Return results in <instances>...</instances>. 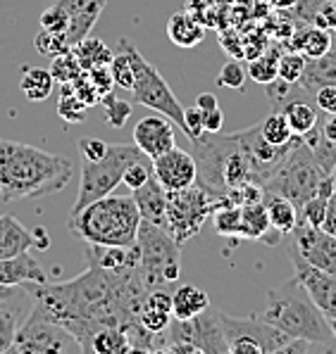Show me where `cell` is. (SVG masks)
<instances>
[{
    "label": "cell",
    "mask_w": 336,
    "mask_h": 354,
    "mask_svg": "<svg viewBox=\"0 0 336 354\" xmlns=\"http://www.w3.org/2000/svg\"><path fill=\"white\" fill-rule=\"evenodd\" d=\"M34 248V231H29L19 219L10 214L0 216V259L15 257Z\"/></svg>",
    "instance_id": "obj_23"
},
{
    "label": "cell",
    "mask_w": 336,
    "mask_h": 354,
    "mask_svg": "<svg viewBox=\"0 0 336 354\" xmlns=\"http://www.w3.org/2000/svg\"><path fill=\"white\" fill-rule=\"evenodd\" d=\"M110 72L112 79H115V86L124 91H132L134 88V67H132V57H129L127 50L117 48L115 57L110 62Z\"/></svg>",
    "instance_id": "obj_40"
},
{
    "label": "cell",
    "mask_w": 336,
    "mask_h": 354,
    "mask_svg": "<svg viewBox=\"0 0 336 354\" xmlns=\"http://www.w3.org/2000/svg\"><path fill=\"white\" fill-rule=\"evenodd\" d=\"M291 50L301 53L308 59L312 57H322L332 50V34L327 29H319L317 24L303 26L301 31H296L291 36Z\"/></svg>",
    "instance_id": "obj_27"
},
{
    "label": "cell",
    "mask_w": 336,
    "mask_h": 354,
    "mask_svg": "<svg viewBox=\"0 0 336 354\" xmlns=\"http://www.w3.org/2000/svg\"><path fill=\"white\" fill-rule=\"evenodd\" d=\"M263 203L269 216V226L277 228L281 236H289L298 224V207L291 200L281 198L277 193H267V190L263 195Z\"/></svg>",
    "instance_id": "obj_28"
},
{
    "label": "cell",
    "mask_w": 336,
    "mask_h": 354,
    "mask_svg": "<svg viewBox=\"0 0 336 354\" xmlns=\"http://www.w3.org/2000/svg\"><path fill=\"white\" fill-rule=\"evenodd\" d=\"M191 155L198 169L196 183L208 190L213 198L227 200V195L234 188L243 186V183H256L251 165H248L234 133L220 136L205 131L200 138L191 140Z\"/></svg>",
    "instance_id": "obj_3"
},
{
    "label": "cell",
    "mask_w": 336,
    "mask_h": 354,
    "mask_svg": "<svg viewBox=\"0 0 336 354\" xmlns=\"http://www.w3.org/2000/svg\"><path fill=\"white\" fill-rule=\"evenodd\" d=\"M19 88L26 95V100L31 102H43L48 100L55 88V79H53L51 69L43 67H24L21 69Z\"/></svg>",
    "instance_id": "obj_29"
},
{
    "label": "cell",
    "mask_w": 336,
    "mask_h": 354,
    "mask_svg": "<svg viewBox=\"0 0 336 354\" xmlns=\"http://www.w3.org/2000/svg\"><path fill=\"white\" fill-rule=\"evenodd\" d=\"M332 50L336 53V34H332Z\"/></svg>",
    "instance_id": "obj_59"
},
{
    "label": "cell",
    "mask_w": 336,
    "mask_h": 354,
    "mask_svg": "<svg viewBox=\"0 0 336 354\" xmlns=\"http://www.w3.org/2000/svg\"><path fill=\"white\" fill-rule=\"evenodd\" d=\"M220 200L213 198L198 183L182 190H167V221L165 228L172 238L184 245L203 228L205 221L218 209Z\"/></svg>",
    "instance_id": "obj_9"
},
{
    "label": "cell",
    "mask_w": 336,
    "mask_h": 354,
    "mask_svg": "<svg viewBox=\"0 0 336 354\" xmlns=\"http://www.w3.org/2000/svg\"><path fill=\"white\" fill-rule=\"evenodd\" d=\"M89 76H91V81H94L96 88H98L100 97L112 93V88H115V79H112L110 64H100V67L89 69Z\"/></svg>",
    "instance_id": "obj_49"
},
{
    "label": "cell",
    "mask_w": 336,
    "mask_h": 354,
    "mask_svg": "<svg viewBox=\"0 0 336 354\" xmlns=\"http://www.w3.org/2000/svg\"><path fill=\"white\" fill-rule=\"evenodd\" d=\"M19 292H24V290H19V286H0V304L10 302V299L17 297Z\"/></svg>",
    "instance_id": "obj_55"
},
{
    "label": "cell",
    "mask_w": 336,
    "mask_h": 354,
    "mask_svg": "<svg viewBox=\"0 0 336 354\" xmlns=\"http://www.w3.org/2000/svg\"><path fill=\"white\" fill-rule=\"evenodd\" d=\"M246 67H243L238 59H229L224 67L220 69V76H218V86L222 88H231V91H238L241 93L243 86H246Z\"/></svg>",
    "instance_id": "obj_44"
},
{
    "label": "cell",
    "mask_w": 336,
    "mask_h": 354,
    "mask_svg": "<svg viewBox=\"0 0 336 354\" xmlns=\"http://www.w3.org/2000/svg\"><path fill=\"white\" fill-rule=\"evenodd\" d=\"M34 46H36V50H39L41 55H46V57H55V55H60V53L72 50V48H69V43H67V36H64V34H53V31H46V29H41L39 34H36Z\"/></svg>",
    "instance_id": "obj_41"
},
{
    "label": "cell",
    "mask_w": 336,
    "mask_h": 354,
    "mask_svg": "<svg viewBox=\"0 0 336 354\" xmlns=\"http://www.w3.org/2000/svg\"><path fill=\"white\" fill-rule=\"evenodd\" d=\"M167 36L175 46L191 50L203 43L205 38V26L193 17L191 12H175L167 21Z\"/></svg>",
    "instance_id": "obj_24"
},
{
    "label": "cell",
    "mask_w": 336,
    "mask_h": 354,
    "mask_svg": "<svg viewBox=\"0 0 336 354\" xmlns=\"http://www.w3.org/2000/svg\"><path fill=\"white\" fill-rule=\"evenodd\" d=\"M53 5L64 10L67 15V43L69 48H74L79 41H84L86 36H91V29L98 21L103 8L107 5V0H53Z\"/></svg>",
    "instance_id": "obj_18"
},
{
    "label": "cell",
    "mask_w": 336,
    "mask_h": 354,
    "mask_svg": "<svg viewBox=\"0 0 336 354\" xmlns=\"http://www.w3.org/2000/svg\"><path fill=\"white\" fill-rule=\"evenodd\" d=\"M196 105L200 107V110H213V107H218L220 102H218V95L215 93H200L196 97Z\"/></svg>",
    "instance_id": "obj_54"
},
{
    "label": "cell",
    "mask_w": 336,
    "mask_h": 354,
    "mask_svg": "<svg viewBox=\"0 0 336 354\" xmlns=\"http://www.w3.org/2000/svg\"><path fill=\"white\" fill-rule=\"evenodd\" d=\"M286 122H289L291 131H294V136H306L310 133L312 129H315L317 124V117H319V110L315 105V100H298V102H291V105H286L284 110Z\"/></svg>",
    "instance_id": "obj_31"
},
{
    "label": "cell",
    "mask_w": 336,
    "mask_h": 354,
    "mask_svg": "<svg viewBox=\"0 0 336 354\" xmlns=\"http://www.w3.org/2000/svg\"><path fill=\"white\" fill-rule=\"evenodd\" d=\"M26 283H48V274L39 259L31 257L29 250L0 259V286H26Z\"/></svg>",
    "instance_id": "obj_21"
},
{
    "label": "cell",
    "mask_w": 336,
    "mask_h": 354,
    "mask_svg": "<svg viewBox=\"0 0 336 354\" xmlns=\"http://www.w3.org/2000/svg\"><path fill=\"white\" fill-rule=\"evenodd\" d=\"M26 297V288L24 292H19L17 297H12L10 302L0 304V354L10 352L15 345V335L19 330V317H21V304Z\"/></svg>",
    "instance_id": "obj_30"
},
{
    "label": "cell",
    "mask_w": 336,
    "mask_h": 354,
    "mask_svg": "<svg viewBox=\"0 0 336 354\" xmlns=\"http://www.w3.org/2000/svg\"><path fill=\"white\" fill-rule=\"evenodd\" d=\"M89 259L94 266L107 271L136 269L141 252L139 245H89Z\"/></svg>",
    "instance_id": "obj_22"
},
{
    "label": "cell",
    "mask_w": 336,
    "mask_h": 354,
    "mask_svg": "<svg viewBox=\"0 0 336 354\" xmlns=\"http://www.w3.org/2000/svg\"><path fill=\"white\" fill-rule=\"evenodd\" d=\"M329 174L317 165L312 150L308 148V143L303 140V136H294L291 138V150L284 157L281 167L269 176V181L265 183L267 193H277L281 198L291 200L298 209L308 203L310 198H315L322 188V181Z\"/></svg>",
    "instance_id": "obj_5"
},
{
    "label": "cell",
    "mask_w": 336,
    "mask_h": 354,
    "mask_svg": "<svg viewBox=\"0 0 336 354\" xmlns=\"http://www.w3.org/2000/svg\"><path fill=\"white\" fill-rule=\"evenodd\" d=\"M277 64H279L277 53H260L258 57H253L251 62H248V76H251L256 84L267 86L279 76Z\"/></svg>",
    "instance_id": "obj_36"
},
{
    "label": "cell",
    "mask_w": 336,
    "mask_h": 354,
    "mask_svg": "<svg viewBox=\"0 0 336 354\" xmlns=\"http://www.w3.org/2000/svg\"><path fill=\"white\" fill-rule=\"evenodd\" d=\"M48 245H51V241H48V233L43 231V228H39V231H34V248L48 250Z\"/></svg>",
    "instance_id": "obj_56"
},
{
    "label": "cell",
    "mask_w": 336,
    "mask_h": 354,
    "mask_svg": "<svg viewBox=\"0 0 336 354\" xmlns=\"http://www.w3.org/2000/svg\"><path fill=\"white\" fill-rule=\"evenodd\" d=\"M122 50L129 53L134 67V105H143L150 110L165 114L175 127L184 131V105L177 100V95L172 93V88L167 86V81L162 79V74L155 69V64H150L148 59L139 53V48L134 43H129L127 38L119 41Z\"/></svg>",
    "instance_id": "obj_8"
},
{
    "label": "cell",
    "mask_w": 336,
    "mask_h": 354,
    "mask_svg": "<svg viewBox=\"0 0 336 354\" xmlns=\"http://www.w3.org/2000/svg\"><path fill=\"white\" fill-rule=\"evenodd\" d=\"M298 81H301L303 88L312 95H315V91L322 88V86H329V84L336 86V53L329 50L327 55H322V57L308 59L306 69H303V76Z\"/></svg>",
    "instance_id": "obj_26"
},
{
    "label": "cell",
    "mask_w": 336,
    "mask_h": 354,
    "mask_svg": "<svg viewBox=\"0 0 336 354\" xmlns=\"http://www.w3.org/2000/svg\"><path fill=\"white\" fill-rule=\"evenodd\" d=\"M289 236V243L308 264L336 276V236L308 224H296Z\"/></svg>",
    "instance_id": "obj_14"
},
{
    "label": "cell",
    "mask_w": 336,
    "mask_h": 354,
    "mask_svg": "<svg viewBox=\"0 0 336 354\" xmlns=\"http://www.w3.org/2000/svg\"><path fill=\"white\" fill-rule=\"evenodd\" d=\"M100 105H103V112H105L107 124H110L112 129H122L134 112V102L119 100V97H115V93H107L100 100Z\"/></svg>",
    "instance_id": "obj_38"
},
{
    "label": "cell",
    "mask_w": 336,
    "mask_h": 354,
    "mask_svg": "<svg viewBox=\"0 0 336 354\" xmlns=\"http://www.w3.org/2000/svg\"><path fill=\"white\" fill-rule=\"evenodd\" d=\"M89 352H98V354H124L132 352L129 345V337L124 333L122 326H105L98 333L91 337Z\"/></svg>",
    "instance_id": "obj_33"
},
{
    "label": "cell",
    "mask_w": 336,
    "mask_h": 354,
    "mask_svg": "<svg viewBox=\"0 0 336 354\" xmlns=\"http://www.w3.org/2000/svg\"><path fill=\"white\" fill-rule=\"evenodd\" d=\"M72 86H74V93H77L89 107L100 105L103 97H100V93H98V88L94 86V81H91L89 72H81V74L77 76V79L72 81Z\"/></svg>",
    "instance_id": "obj_46"
},
{
    "label": "cell",
    "mask_w": 336,
    "mask_h": 354,
    "mask_svg": "<svg viewBox=\"0 0 336 354\" xmlns=\"http://www.w3.org/2000/svg\"><path fill=\"white\" fill-rule=\"evenodd\" d=\"M327 321H329V326H332V333H334V337H336V314H334V317H329Z\"/></svg>",
    "instance_id": "obj_57"
},
{
    "label": "cell",
    "mask_w": 336,
    "mask_h": 354,
    "mask_svg": "<svg viewBox=\"0 0 336 354\" xmlns=\"http://www.w3.org/2000/svg\"><path fill=\"white\" fill-rule=\"evenodd\" d=\"M132 198L139 207V214L143 221L165 228L167 221V190L155 178V174L141 188L132 190Z\"/></svg>",
    "instance_id": "obj_20"
},
{
    "label": "cell",
    "mask_w": 336,
    "mask_h": 354,
    "mask_svg": "<svg viewBox=\"0 0 336 354\" xmlns=\"http://www.w3.org/2000/svg\"><path fill=\"white\" fill-rule=\"evenodd\" d=\"M67 15H64L62 8H58V5H51V8H46L41 12L39 17V26L46 31H53V34H67Z\"/></svg>",
    "instance_id": "obj_45"
},
{
    "label": "cell",
    "mask_w": 336,
    "mask_h": 354,
    "mask_svg": "<svg viewBox=\"0 0 336 354\" xmlns=\"http://www.w3.org/2000/svg\"><path fill=\"white\" fill-rule=\"evenodd\" d=\"M153 174L165 190H182L196 183L198 169L191 152L182 148H172L153 160Z\"/></svg>",
    "instance_id": "obj_16"
},
{
    "label": "cell",
    "mask_w": 336,
    "mask_h": 354,
    "mask_svg": "<svg viewBox=\"0 0 336 354\" xmlns=\"http://www.w3.org/2000/svg\"><path fill=\"white\" fill-rule=\"evenodd\" d=\"M306 62H308V57L306 55H301V53H296V50H289V53H281L279 55V64H277V69H279V76L277 79L281 81H298L303 76V69H306Z\"/></svg>",
    "instance_id": "obj_42"
},
{
    "label": "cell",
    "mask_w": 336,
    "mask_h": 354,
    "mask_svg": "<svg viewBox=\"0 0 336 354\" xmlns=\"http://www.w3.org/2000/svg\"><path fill=\"white\" fill-rule=\"evenodd\" d=\"M222 127H224V114H222L220 105L213 110H203V129L208 133H220Z\"/></svg>",
    "instance_id": "obj_52"
},
{
    "label": "cell",
    "mask_w": 336,
    "mask_h": 354,
    "mask_svg": "<svg viewBox=\"0 0 336 354\" xmlns=\"http://www.w3.org/2000/svg\"><path fill=\"white\" fill-rule=\"evenodd\" d=\"M141 155H143V152L139 150L136 143L134 145L115 143V145H107L105 155L98 157V160H84V165H81L77 203H74L69 214H77L86 205L115 193V188L122 183L127 165Z\"/></svg>",
    "instance_id": "obj_6"
},
{
    "label": "cell",
    "mask_w": 336,
    "mask_h": 354,
    "mask_svg": "<svg viewBox=\"0 0 336 354\" xmlns=\"http://www.w3.org/2000/svg\"><path fill=\"white\" fill-rule=\"evenodd\" d=\"M139 324L143 326L148 333H165L172 324V312H165V309H153V307H141L139 312Z\"/></svg>",
    "instance_id": "obj_43"
},
{
    "label": "cell",
    "mask_w": 336,
    "mask_h": 354,
    "mask_svg": "<svg viewBox=\"0 0 336 354\" xmlns=\"http://www.w3.org/2000/svg\"><path fill=\"white\" fill-rule=\"evenodd\" d=\"M77 145L84 160H98V157L105 155L110 143H105V140H100V138H94V136H84V138H79Z\"/></svg>",
    "instance_id": "obj_50"
},
{
    "label": "cell",
    "mask_w": 336,
    "mask_h": 354,
    "mask_svg": "<svg viewBox=\"0 0 336 354\" xmlns=\"http://www.w3.org/2000/svg\"><path fill=\"white\" fill-rule=\"evenodd\" d=\"M210 307V297L196 286H179L172 292V319L188 321Z\"/></svg>",
    "instance_id": "obj_25"
},
{
    "label": "cell",
    "mask_w": 336,
    "mask_h": 354,
    "mask_svg": "<svg viewBox=\"0 0 336 354\" xmlns=\"http://www.w3.org/2000/svg\"><path fill=\"white\" fill-rule=\"evenodd\" d=\"M303 140L312 150L317 165L327 174H332V169L336 165V114L319 112L315 129L303 136Z\"/></svg>",
    "instance_id": "obj_19"
},
{
    "label": "cell",
    "mask_w": 336,
    "mask_h": 354,
    "mask_svg": "<svg viewBox=\"0 0 336 354\" xmlns=\"http://www.w3.org/2000/svg\"><path fill=\"white\" fill-rule=\"evenodd\" d=\"M260 319L272 324L289 337H306L319 345H329L336 352L332 326L296 276L267 292V304Z\"/></svg>",
    "instance_id": "obj_2"
},
{
    "label": "cell",
    "mask_w": 336,
    "mask_h": 354,
    "mask_svg": "<svg viewBox=\"0 0 336 354\" xmlns=\"http://www.w3.org/2000/svg\"><path fill=\"white\" fill-rule=\"evenodd\" d=\"M150 176H153V160H150L148 155H141L134 162H129L127 169H124L122 183L129 190H136V188L143 186Z\"/></svg>",
    "instance_id": "obj_39"
},
{
    "label": "cell",
    "mask_w": 336,
    "mask_h": 354,
    "mask_svg": "<svg viewBox=\"0 0 336 354\" xmlns=\"http://www.w3.org/2000/svg\"><path fill=\"white\" fill-rule=\"evenodd\" d=\"M322 231L336 236V195H332L327 203V214H324V221H322Z\"/></svg>",
    "instance_id": "obj_53"
},
{
    "label": "cell",
    "mask_w": 336,
    "mask_h": 354,
    "mask_svg": "<svg viewBox=\"0 0 336 354\" xmlns=\"http://www.w3.org/2000/svg\"><path fill=\"white\" fill-rule=\"evenodd\" d=\"M72 160L19 140L0 138V203L15 205L67 188Z\"/></svg>",
    "instance_id": "obj_1"
},
{
    "label": "cell",
    "mask_w": 336,
    "mask_h": 354,
    "mask_svg": "<svg viewBox=\"0 0 336 354\" xmlns=\"http://www.w3.org/2000/svg\"><path fill=\"white\" fill-rule=\"evenodd\" d=\"M84 72L79 64L77 55L74 50H67V53H60V55L53 57V64H51V74L58 84H72L77 76Z\"/></svg>",
    "instance_id": "obj_37"
},
{
    "label": "cell",
    "mask_w": 336,
    "mask_h": 354,
    "mask_svg": "<svg viewBox=\"0 0 336 354\" xmlns=\"http://www.w3.org/2000/svg\"><path fill=\"white\" fill-rule=\"evenodd\" d=\"M312 24L319 29H327L329 34H336V0H322L312 12Z\"/></svg>",
    "instance_id": "obj_47"
},
{
    "label": "cell",
    "mask_w": 336,
    "mask_h": 354,
    "mask_svg": "<svg viewBox=\"0 0 336 354\" xmlns=\"http://www.w3.org/2000/svg\"><path fill=\"white\" fill-rule=\"evenodd\" d=\"M175 124L165 117V114H150L143 117L134 127V143L139 145V150L143 155H148L150 160H155L162 152L175 148Z\"/></svg>",
    "instance_id": "obj_17"
},
{
    "label": "cell",
    "mask_w": 336,
    "mask_h": 354,
    "mask_svg": "<svg viewBox=\"0 0 336 354\" xmlns=\"http://www.w3.org/2000/svg\"><path fill=\"white\" fill-rule=\"evenodd\" d=\"M60 86V102H58V114L64 119L67 124H81L86 122V112H89V105H86L81 97L74 93L72 84H58Z\"/></svg>",
    "instance_id": "obj_34"
},
{
    "label": "cell",
    "mask_w": 336,
    "mask_h": 354,
    "mask_svg": "<svg viewBox=\"0 0 336 354\" xmlns=\"http://www.w3.org/2000/svg\"><path fill=\"white\" fill-rule=\"evenodd\" d=\"M10 352L17 354H64V352H81L77 337L69 333L64 326L46 321L29 312L24 324L19 326L15 335V345Z\"/></svg>",
    "instance_id": "obj_12"
},
{
    "label": "cell",
    "mask_w": 336,
    "mask_h": 354,
    "mask_svg": "<svg viewBox=\"0 0 336 354\" xmlns=\"http://www.w3.org/2000/svg\"><path fill=\"white\" fill-rule=\"evenodd\" d=\"M136 245L141 252L139 274L145 286L167 288L179 279V271H182L179 250H182V245L167 233V228L141 219Z\"/></svg>",
    "instance_id": "obj_7"
},
{
    "label": "cell",
    "mask_w": 336,
    "mask_h": 354,
    "mask_svg": "<svg viewBox=\"0 0 336 354\" xmlns=\"http://www.w3.org/2000/svg\"><path fill=\"white\" fill-rule=\"evenodd\" d=\"M69 231L86 245H136L141 214L132 195H105L69 214Z\"/></svg>",
    "instance_id": "obj_4"
},
{
    "label": "cell",
    "mask_w": 336,
    "mask_h": 354,
    "mask_svg": "<svg viewBox=\"0 0 336 354\" xmlns=\"http://www.w3.org/2000/svg\"><path fill=\"white\" fill-rule=\"evenodd\" d=\"M205 133L203 129V110L198 105L193 107H184V136L188 140H196Z\"/></svg>",
    "instance_id": "obj_48"
},
{
    "label": "cell",
    "mask_w": 336,
    "mask_h": 354,
    "mask_svg": "<svg viewBox=\"0 0 336 354\" xmlns=\"http://www.w3.org/2000/svg\"><path fill=\"white\" fill-rule=\"evenodd\" d=\"M220 326L229 354H277L289 335L263 319H236L220 312Z\"/></svg>",
    "instance_id": "obj_11"
},
{
    "label": "cell",
    "mask_w": 336,
    "mask_h": 354,
    "mask_svg": "<svg viewBox=\"0 0 336 354\" xmlns=\"http://www.w3.org/2000/svg\"><path fill=\"white\" fill-rule=\"evenodd\" d=\"M315 105L319 112H327V114H336V86H322V88L315 91Z\"/></svg>",
    "instance_id": "obj_51"
},
{
    "label": "cell",
    "mask_w": 336,
    "mask_h": 354,
    "mask_svg": "<svg viewBox=\"0 0 336 354\" xmlns=\"http://www.w3.org/2000/svg\"><path fill=\"white\" fill-rule=\"evenodd\" d=\"M289 257L294 261V276L303 283V288H306L308 295L312 297V302L319 307V312L327 319L334 317L336 314V276L308 264V261L296 252V248L291 243H289Z\"/></svg>",
    "instance_id": "obj_15"
},
{
    "label": "cell",
    "mask_w": 336,
    "mask_h": 354,
    "mask_svg": "<svg viewBox=\"0 0 336 354\" xmlns=\"http://www.w3.org/2000/svg\"><path fill=\"white\" fill-rule=\"evenodd\" d=\"M234 136H236L238 145H241L243 155H246L248 165H251V171H253L256 183L265 186V183L269 181V176H272V174L281 167L284 157L289 155L291 140L286 145L267 143V140L263 138V133H260V124L258 127L246 129V131H238V133H234Z\"/></svg>",
    "instance_id": "obj_13"
},
{
    "label": "cell",
    "mask_w": 336,
    "mask_h": 354,
    "mask_svg": "<svg viewBox=\"0 0 336 354\" xmlns=\"http://www.w3.org/2000/svg\"><path fill=\"white\" fill-rule=\"evenodd\" d=\"M332 181H334V195H336V165L332 169Z\"/></svg>",
    "instance_id": "obj_58"
},
{
    "label": "cell",
    "mask_w": 336,
    "mask_h": 354,
    "mask_svg": "<svg viewBox=\"0 0 336 354\" xmlns=\"http://www.w3.org/2000/svg\"><path fill=\"white\" fill-rule=\"evenodd\" d=\"M170 342H165L167 352H186V354H229L224 333L220 326V312L208 307L198 317L188 321L170 324Z\"/></svg>",
    "instance_id": "obj_10"
},
{
    "label": "cell",
    "mask_w": 336,
    "mask_h": 354,
    "mask_svg": "<svg viewBox=\"0 0 336 354\" xmlns=\"http://www.w3.org/2000/svg\"><path fill=\"white\" fill-rule=\"evenodd\" d=\"M72 50H74V55H77L84 72H89V69H94V67H100V64H110L112 57H115V53H112L100 38H91V36L79 41Z\"/></svg>",
    "instance_id": "obj_32"
},
{
    "label": "cell",
    "mask_w": 336,
    "mask_h": 354,
    "mask_svg": "<svg viewBox=\"0 0 336 354\" xmlns=\"http://www.w3.org/2000/svg\"><path fill=\"white\" fill-rule=\"evenodd\" d=\"M260 133L272 145H286L294 138V131H291L289 122H286L284 112H279V110H274L265 122H260Z\"/></svg>",
    "instance_id": "obj_35"
}]
</instances>
